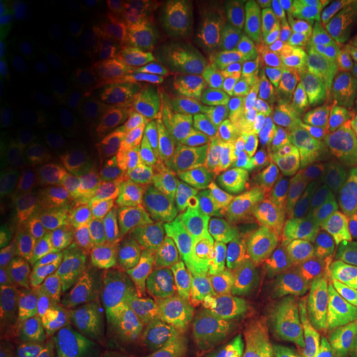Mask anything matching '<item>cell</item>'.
Returning a JSON list of instances; mask_svg holds the SVG:
<instances>
[{"mask_svg":"<svg viewBox=\"0 0 357 357\" xmlns=\"http://www.w3.org/2000/svg\"><path fill=\"white\" fill-rule=\"evenodd\" d=\"M357 213L344 207H289L258 217L250 250L271 263L329 261L334 243L354 223Z\"/></svg>","mask_w":357,"mask_h":357,"instance_id":"obj_1","label":"cell"},{"mask_svg":"<svg viewBox=\"0 0 357 357\" xmlns=\"http://www.w3.org/2000/svg\"><path fill=\"white\" fill-rule=\"evenodd\" d=\"M253 204V217L287 208L316 187L329 184L339 171L312 162L291 144L240 153L227 167Z\"/></svg>","mask_w":357,"mask_h":357,"instance_id":"obj_2","label":"cell"},{"mask_svg":"<svg viewBox=\"0 0 357 357\" xmlns=\"http://www.w3.org/2000/svg\"><path fill=\"white\" fill-rule=\"evenodd\" d=\"M329 275V261L276 263L248 296L240 331L252 341L298 318L318 301Z\"/></svg>","mask_w":357,"mask_h":357,"instance_id":"obj_3","label":"cell"},{"mask_svg":"<svg viewBox=\"0 0 357 357\" xmlns=\"http://www.w3.org/2000/svg\"><path fill=\"white\" fill-rule=\"evenodd\" d=\"M247 68L263 88L291 102L303 116L318 113L319 65L305 45L273 30Z\"/></svg>","mask_w":357,"mask_h":357,"instance_id":"obj_4","label":"cell"},{"mask_svg":"<svg viewBox=\"0 0 357 357\" xmlns=\"http://www.w3.org/2000/svg\"><path fill=\"white\" fill-rule=\"evenodd\" d=\"M178 204L185 218L212 231L220 242L236 223L253 217V204L225 169H194L181 182Z\"/></svg>","mask_w":357,"mask_h":357,"instance_id":"obj_5","label":"cell"},{"mask_svg":"<svg viewBox=\"0 0 357 357\" xmlns=\"http://www.w3.org/2000/svg\"><path fill=\"white\" fill-rule=\"evenodd\" d=\"M275 265L276 263L263 260L235 240L227 238L213 245L199 283L213 305L230 307L245 296L248 300L260 280Z\"/></svg>","mask_w":357,"mask_h":357,"instance_id":"obj_6","label":"cell"},{"mask_svg":"<svg viewBox=\"0 0 357 357\" xmlns=\"http://www.w3.org/2000/svg\"><path fill=\"white\" fill-rule=\"evenodd\" d=\"M257 79L243 65L213 73L199 95L197 109L205 131L223 144L236 142Z\"/></svg>","mask_w":357,"mask_h":357,"instance_id":"obj_7","label":"cell"},{"mask_svg":"<svg viewBox=\"0 0 357 357\" xmlns=\"http://www.w3.org/2000/svg\"><path fill=\"white\" fill-rule=\"evenodd\" d=\"M303 113L291 102L257 82L245 109L242 128L236 142L243 153L266 151L289 144L303 121Z\"/></svg>","mask_w":357,"mask_h":357,"instance_id":"obj_8","label":"cell"},{"mask_svg":"<svg viewBox=\"0 0 357 357\" xmlns=\"http://www.w3.org/2000/svg\"><path fill=\"white\" fill-rule=\"evenodd\" d=\"M289 144L321 167L346 171L357 166V126L334 116H305Z\"/></svg>","mask_w":357,"mask_h":357,"instance_id":"obj_9","label":"cell"},{"mask_svg":"<svg viewBox=\"0 0 357 357\" xmlns=\"http://www.w3.org/2000/svg\"><path fill=\"white\" fill-rule=\"evenodd\" d=\"M45 303L61 316L113 314L119 296L106 276L56 271L45 288Z\"/></svg>","mask_w":357,"mask_h":357,"instance_id":"obj_10","label":"cell"},{"mask_svg":"<svg viewBox=\"0 0 357 357\" xmlns=\"http://www.w3.org/2000/svg\"><path fill=\"white\" fill-rule=\"evenodd\" d=\"M124 222L131 242L151 260L166 263L176 230V218L166 205L146 190H132L123 202Z\"/></svg>","mask_w":357,"mask_h":357,"instance_id":"obj_11","label":"cell"},{"mask_svg":"<svg viewBox=\"0 0 357 357\" xmlns=\"http://www.w3.org/2000/svg\"><path fill=\"white\" fill-rule=\"evenodd\" d=\"M101 131L114 158L129 171L158 184L171 178L174 171L171 159L146 134L114 118L102 119Z\"/></svg>","mask_w":357,"mask_h":357,"instance_id":"obj_12","label":"cell"},{"mask_svg":"<svg viewBox=\"0 0 357 357\" xmlns=\"http://www.w3.org/2000/svg\"><path fill=\"white\" fill-rule=\"evenodd\" d=\"M146 300L154 319L171 333L192 331L195 311L185 284L171 268H153L146 276Z\"/></svg>","mask_w":357,"mask_h":357,"instance_id":"obj_13","label":"cell"},{"mask_svg":"<svg viewBox=\"0 0 357 357\" xmlns=\"http://www.w3.org/2000/svg\"><path fill=\"white\" fill-rule=\"evenodd\" d=\"M318 113L357 126V55L319 66Z\"/></svg>","mask_w":357,"mask_h":357,"instance_id":"obj_14","label":"cell"},{"mask_svg":"<svg viewBox=\"0 0 357 357\" xmlns=\"http://www.w3.org/2000/svg\"><path fill=\"white\" fill-rule=\"evenodd\" d=\"M24 22L40 52L68 50L78 38L73 13L58 2H33L22 8Z\"/></svg>","mask_w":357,"mask_h":357,"instance_id":"obj_15","label":"cell"},{"mask_svg":"<svg viewBox=\"0 0 357 357\" xmlns=\"http://www.w3.org/2000/svg\"><path fill=\"white\" fill-rule=\"evenodd\" d=\"M43 119L47 131L70 153H79L91 144V128L86 111L70 93H56L45 102Z\"/></svg>","mask_w":357,"mask_h":357,"instance_id":"obj_16","label":"cell"},{"mask_svg":"<svg viewBox=\"0 0 357 357\" xmlns=\"http://www.w3.org/2000/svg\"><path fill=\"white\" fill-rule=\"evenodd\" d=\"M158 126L169 144L190 151L204 139V123L197 106L181 93H167L160 98L155 111Z\"/></svg>","mask_w":357,"mask_h":357,"instance_id":"obj_17","label":"cell"},{"mask_svg":"<svg viewBox=\"0 0 357 357\" xmlns=\"http://www.w3.org/2000/svg\"><path fill=\"white\" fill-rule=\"evenodd\" d=\"M215 243H220V240L212 231L189 218H178L176 220L166 265L176 273L194 276L199 281L205 261Z\"/></svg>","mask_w":357,"mask_h":357,"instance_id":"obj_18","label":"cell"},{"mask_svg":"<svg viewBox=\"0 0 357 357\" xmlns=\"http://www.w3.org/2000/svg\"><path fill=\"white\" fill-rule=\"evenodd\" d=\"M78 243L88 257L113 270H128L139 260L136 245L100 227H82L78 231Z\"/></svg>","mask_w":357,"mask_h":357,"instance_id":"obj_19","label":"cell"},{"mask_svg":"<svg viewBox=\"0 0 357 357\" xmlns=\"http://www.w3.org/2000/svg\"><path fill=\"white\" fill-rule=\"evenodd\" d=\"M35 48L32 33L24 25L12 37L0 40V98H13L29 75Z\"/></svg>","mask_w":357,"mask_h":357,"instance_id":"obj_20","label":"cell"},{"mask_svg":"<svg viewBox=\"0 0 357 357\" xmlns=\"http://www.w3.org/2000/svg\"><path fill=\"white\" fill-rule=\"evenodd\" d=\"M357 312V288L329 275L318 301L305 312V318L314 333L326 326L349 318Z\"/></svg>","mask_w":357,"mask_h":357,"instance_id":"obj_21","label":"cell"},{"mask_svg":"<svg viewBox=\"0 0 357 357\" xmlns=\"http://www.w3.org/2000/svg\"><path fill=\"white\" fill-rule=\"evenodd\" d=\"M33 281L20 258H12L0 275V316L3 321H19L32 311Z\"/></svg>","mask_w":357,"mask_h":357,"instance_id":"obj_22","label":"cell"},{"mask_svg":"<svg viewBox=\"0 0 357 357\" xmlns=\"http://www.w3.org/2000/svg\"><path fill=\"white\" fill-rule=\"evenodd\" d=\"M25 154L35 176L52 185H61L70 177L66 149L52 136H30L25 141Z\"/></svg>","mask_w":357,"mask_h":357,"instance_id":"obj_23","label":"cell"},{"mask_svg":"<svg viewBox=\"0 0 357 357\" xmlns=\"http://www.w3.org/2000/svg\"><path fill=\"white\" fill-rule=\"evenodd\" d=\"M314 336L305 314H300L268 334L248 357H305Z\"/></svg>","mask_w":357,"mask_h":357,"instance_id":"obj_24","label":"cell"},{"mask_svg":"<svg viewBox=\"0 0 357 357\" xmlns=\"http://www.w3.org/2000/svg\"><path fill=\"white\" fill-rule=\"evenodd\" d=\"M91 346L93 339L82 324L60 318L45 328L40 352L43 357H84Z\"/></svg>","mask_w":357,"mask_h":357,"instance_id":"obj_25","label":"cell"},{"mask_svg":"<svg viewBox=\"0 0 357 357\" xmlns=\"http://www.w3.org/2000/svg\"><path fill=\"white\" fill-rule=\"evenodd\" d=\"M357 347V312L319 329L305 357H354Z\"/></svg>","mask_w":357,"mask_h":357,"instance_id":"obj_26","label":"cell"},{"mask_svg":"<svg viewBox=\"0 0 357 357\" xmlns=\"http://www.w3.org/2000/svg\"><path fill=\"white\" fill-rule=\"evenodd\" d=\"M171 78L181 95H200L212 78V60L195 52H177L171 58Z\"/></svg>","mask_w":357,"mask_h":357,"instance_id":"obj_27","label":"cell"},{"mask_svg":"<svg viewBox=\"0 0 357 357\" xmlns=\"http://www.w3.org/2000/svg\"><path fill=\"white\" fill-rule=\"evenodd\" d=\"M266 13L275 32L284 37L305 42L311 26L312 3L301 0H270L266 2Z\"/></svg>","mask_w":357,"mask_h":357,"instance_id":"obj_28","label":"cell"},{"mask_svg":"<svg viewBox=\"0 0 357 357\" xmlns=\"http://www.w3.org/2000/svg\"><path fill=\"white\" fill-rule=\"evenodd\" d=\"M123 95L136 105H151L158 96V77L154 66L144 58H129L124 61L119 77Z\"/></svg>","mask_w":357,"mask_h":357,"instance_id":"obj_29","label":"cell"},{"mask_svg":"<svg viewBox=\"0 0 357 357\" xmlns=\"http://www.w3.org/2000/svg\"><path fill=\"white\" fill-rule=\"evenodd\" d=\"M357 205V182L333 181L293 200L289 207H344L352 208Z\"/></svg>","mask_w":357,"mask_h":357,"instance_id":"obj_30","label":"cell"},{"mask_svg":"<svg viewBox=\"0 0 357 357\" xmlns=\"http://www.w3.org/2000/svg\"><path fill=\"white\" fill-rule=\"evenodd\" d=\"M113 357H166L153 334L142 329H118L109 339Z\"/></svg>","mask_w":357,"mask_h":357,"instance_id":"obj_31","label":"cell"},{"mask_svg":"<svg viewBox=\"0 0 357 357\" xmlns=\"http://www.w3.org/2000/svg\"><path fill=\"white\" fill-rule=\"evenodd\" d=\"M329 270L336 278L357 288V218L334 243L329 255Z\"/></svg>","mask_w":357,"mask_h":357,"instance_id":"obj_32","label":"cell"},{"mask_svg":"<svg viewBox=\"0 0 357 357\" xmlns=\"http://www.w3.org/2000/svg\"><path fill=\"white\" fill-rule=\"evenodd\" d=\"M83 172L91 184L100 189L114 190L124 185V167L113 154L106 151H95L84 159Z\"/></svg>","mask_w":357,"mask_h":357,"instance_id":"obj_33","label":"cell"},{"mask_svg":"<svg viewBox=\"0 0 357 357\" xmlns=\"http://www.w3.org/2000/svg\"><path fill=\"white\" fill-rule=\"evenodd\" d=\"M0 195L15 202L25 200V185L15 146L0 149Z\"/></svg>","mask_w":357,"mask_h":357,"instance_id":"obj_34","label":"cell"},{"mask_svg":"<svg viewBox=\"0 0 357 357\" xmlns=\"http://www.w3.org/2000/svg\"><path fill=\"white\" fill-rule=\"evenodd\" d=\"M164 19L177 29H194L200 22L208 19L202 7H190L185 3H171L164 8Z\"/></svg>","mask_w":357,"mask_h":357,"instance_id":"obj_35","label":"cell"},{"mask_svg":"<svg viewBox=\"0 0 357 357\" xmlns=\"http://www.w3.org/2000/svg\"><path fill=\"white\" fill-rule=\"evenodd\" d=\"M248 2L243 0H207L202 3V10L211 20H234L247 8Z\"/></svg>","mask_w":357,"mask_h":357,"instance_id":"obj_36","label":"cell"},{"mask_svg":"<svg viewBox=\"0 0 357 357\" xmlns=\"http://www.w3.org/2000/svg\"><path fill=\"white\" fill-rule=\"evenodd\" d=\"M24 25V12H22L19 3L2 0L0 2V40L12 37Z\"/></svg>","mask_w":357,"mask_h":357,"instance_id":"obj_37","label":"cell"},{"mask_svg":"<svg viewBox=\"0 0 357 357\" xmlns=\"http://www.w3.org/2000/svg\"><path fill=\"white\" fill-rule=\"evenodd\" d=\"M15 105L10 98H0V149L15 146L13 132H15Z\"/></svg>","mask_w":357,"mask_h":357,"instance_id":"obj_38","label":"cell"},{"mask_svg":"<svg viewBox=\"0 0 357 357\" xmlns=\"http://www.w3.org/2000/svg\"><path fill=\"white\" fill-rule=\"evenodd\" d=\"M12 225H10V208H8V199L0 195V247L2 252L10 242Z\"/></svg>","mask_w":357,"mask_h":357,"instance_id":"obj_39","label":"cell"},{"mask_svg":"<svg viewBox=\"0 0 357 357\" xmlns=\"http://www.w3.org/2000/svg\"><path fill=\"white\" fill-rule=\"evenodd\" d=\"M334 181H347V182H357V166L346 169V171H339L334 177Z\"/></svg>","mask_w":357,"mask_h":357,"instance_id":"obj_40","label":"cell"},{"mask_svg":"<svg viewBox=\"0 0 357 357\" xmlns=\"http://www.w3.org/2000/svg\"><path fill=\"white\" fill-rule=\"evenodd\" d=\"M22 357H43V354L40 351H35V349H29L25 351L24 354H22Z\"/></svg>","mask_w":357,"mask_h":357,"instance_id":"obj_41","label":"cell"},{"mask_svg":"<svg viewBox=\"0 0 357 357\" xmlns=\"http://www.w3.org/2000/svg\"><path fill=\"white\" fill-rule=\"evenodd\" d=\"M354 357H357V347H356V352H354Z\"/></svg>","mask_w":357,"mask_h":357,"instance_id":"obj_42","label":"cell"},{"mask_svg":"<svg viewBox=\"0 0 357 357\" xmlns=\"http://www.w3.org/2000/svg\"><path fill=\"white\" fill-rule=\"evenodd\" d=\"M84 357H93V356H84Z\"/></svg>","mask_w":357,"mask_h":357,"instance_id":"obj_43","label":"cell"}]
</instances>
